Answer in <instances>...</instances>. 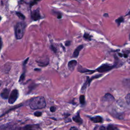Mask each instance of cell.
I'll return each mask as SVG.
<instances>
[{
	"label": "cell",
	"instance_id": "cell-1",
	"mask_svg": "<svg viewBox=\"0 0 130 130\" xmlns=\"http://www.w3.org/2000/svg\"><path fill=\"white\" fill-rule=\"evenodd\" d=\"M29 106L30 108L33 110L41 109L45 107L46 106V103L43 97L39 96L31 99Z\"/></svg>",
	"mask_w": 130,
	"mask_h": 130
},
{
	"label": "cell",
	"instance_id": "cell-2",
	"mask_svg": "<svg viewBox=\"0 0 130 130\" xmlns=\"http://www.w3.org/2000/svg\"><path fill=\"white\" fill-rule=\"evenodd\" d=\"M26 24L24 22H18L15 26V35L17 39H21L24 37Z\"/></svg>",
	"mask_w": 130,
	"mask_h": 130
},
{
	"label": "cell",
	"instance_id": "cell-3",
	"mask_svg": "<svg viewBox=\"0 0 130 130\" xmlns=\"http://www.w3.org/2000/svg\"><path fill=\"white\" fill-rule=\"evenodd\" d=\"M114 98L112 95L110 94H106L101 99V102L102 105L104 106H108L114 102Z\"/></svg>",
	"mask_w": 130,
	"mask_h": 130
},
{
	"label": "cell",
	"instance_id": "cell-4",
	"mask_svg": "<svg viewBox=\"0 0 130 130\" xmlns=\"http://www.w3.org/2000/svg\"><path fill=\"white\" fill-rule=\"evenodd\" d=\"M0 130H21L18 125L14 123H9L2 125Z\"/></svg>",
	"mask_w": 130,
	"mask_h": 130
},
{
	"label": "cell",
	"instance_id": "cell-5",
	"mask_svg": "<svg viewBox=\"0 0 130 130\" xmlns=\"http://www.w3.org/2000/svg\"><path fill=\"white\" fill-rule=\"evenodd\" d=\"M116 64L117 63H116L114 65H110L107 64H102L101 66H100L97 69V71L100 73H104L106 72H108L113 69V68H115L116 66Z\"/></svg>",
	"mask_w": 130,
	"mask_h": 130
},
{
	"label": "cell",
	"instance_id": "cell-6",
	"mask_svg": "<svg viewBox=\"0 0 130 130\" xmlns=\"http://www.w3.org/2000/svg\"><path fill=\"white\" fill-rule=\"evenodd\" d=\"M18 97V91L17 90H13L10 94V97L8 100V102L9 104H12L16 101Z\"/></svg>",
	"mask_w": 130,
	"mask_h": 130
},
{
	"label": "cell",
	"instance_id": "cell-7",
	"mask_svg": "<svg viewBox=\"0 0 130 130\" xmlns=\"http://www.w3.org/2000/svg\"><path fill=\"white\" fill-rule=\"evenodd\" d=\"M30 17H31L32 20L34 21H37L40 20L41 18V16L39 9H37L32 11L31 14H30Z\"/></svg>",
	"mask_w": 130,
	"mask_h": 130
},
{
	"label": "cell",
	"instance_id": "cell-8",
	"mask_svg": "<svg viewBox=\"0 0 130 130\" xmlns=\"http://www.w3.org/2000/svg\"><path fill=\"white\" fill-rule=\"evenodd\" d=\"M41 129L39 124L28 125L23 128V130H40Z\"/></svg>",
	"mask_w": 130,
	"mask_h": 130
},
{
	"label": "cell",
	"instance_id": "cell-9",
	"mask_svg": "<svg viewBox=\"0 0 130 130\" xmlns=\"http://www.w3.org/2000/svg\"><path fill=\"white\" fill-rule=\"evenodd\" d=\"M36 62L38 63V65L40 67H45L47 66L49 64L48 59H45L43 60H37Z\"/></svg>",
	"mask_w": 130,
	"mask_h": 130
},
{
	"label": "cell",
	"instance_id": "cell-10",
	"mask_svg": "<svg viewBox=\"0 0 130 130\" xmlns=\"http://www.w3.org/2000/svg\"><path fill=\"white\" fill-rule=\"evenodd\" d=\"M77 62L76 60H72L70 61L68 63V67L70 71H73L75 69V67H76V65H77Z\"/></svg>",
	"mask_w": 130,
	"mask_h": 130
},
{
	"label": "cell",
	"instance_id": "cell-11",
	"mask_svg": "<svg viewBox=\"0 0 130 130\" xmlns=\"http://www.w3.org/2000/svg\"><path fill=\"white\" fill-rule=\"evenodd\" d=\"M83 48V45H80L78 46L76 48L75 50L73 53V58H77V57H78L80 50H81Z\"/></svg>",
	"mask_w": 130,
	"mask_h": 130
},
{
	"label": "cell",
	"instance_id": "cell-12",
	"mask_svg": "<svg viewBox=\"0 0 130 130\" xmlns=\"http://www.w3.org/2000/svg\"><path fill=\"white\" fill-rule=\"evenodd\" d=\"M78 71L80 72V73H89V74H92L93 73L95 72V71L93 70H88L86 68H83L79 66L78 68Z\"/></svg>",
	"mask_w": 130,
	"mask_h": 130
},
{
	"label": "cell",
	"instance_id": "cell-13",
	"mask_svg": "<svg viewBox=\"0 0 130 130\" xmlns=\"http://www.w3.org/2000/svg\"><path fill=\"white\" fill-rule=\"evenodd\" d=\"M9 95V90L7 89H5L4 90H3L2 93H1V96L4 99H7L8 98Z\"/></svg>",
	"mask_w": 130,
	"mask_h": 130
},
{
	"label": "cell",
	"instance_id": "cell-14",
	"mask_svg": "<svg viewBox=\"0 0 130 130\" xmlns=\"http://www.w3.org/2000/svg\"><path fill=\"white\" fill-rule=\"evenodd\" d=\"M91 121H92L94 123H100L103 121V118L100 116H96L90 118Z\"/></svg>",
	"mask_w": 130,
	"mask_h": 130
},
{
	"label": "cell",
	"instance_id": "cell-15",
	"mask_svg": "<svg viewBox=\"0 0 130 130\" xmlns=\"http://www.w3.org/2000/svg\"><path fill=\"white\" fill-rule=\"evenodd\" d=\"M73 120L75 122L77 123H79L80 124H81L83 123L82 120L81 118L79 115V112H78L77 114H76L75 116L73 117Z\"/></svg>",
	"mask_w": 130,
	"mask_h": 130
},
{
	"label": "cell",
	"instance_id": "cell-16",
	"mask_svg": "<svg viewBox=\"0 0 130 130\" xmlns=\"http://www.w3.org/2000/svg\"><path fill=\"white\" fill-rule=\"evenodd\" d=\"M86 78H87V79L86 80L85 82V84H84L83 85L82 87V89H81V90L82 92H83V91L86 90V87H87V86L88 85L89 86V80L90 79V77H88V76H87V77H86Z\"/></svg>",
	"mask_w": 130,
	"mask_h": 130
},
{
	"label": "cell",
	"instance_id": "cell-17",
	"mask_svg": "<svg viewBox=\"0 0 130 130\" xmlns=\"http://www.w3.org/2000/svg\"><path fill=\"white\" fill-rule=\"evenodd\" d=\"M107 130H120L119 129L117 128L116 126L112 125H110L108 126Z\"/></svg>",
	"mask_w": 130,
	"mask_h": 130
},
{
	"label": "cell",
	"instance_id": "cell-18",
	"mask_svg": "<svg viewBox=\"0 0 130 130\" xmlns=\"http://www.w3.org/2000/svg\"><path fill=\"white\" fill-rule=\"evenodd\" d=\"M79 100H80V104L82 105H84L85 104V97L84 95H81L79 97Z\"/></svg>",
	"mask_w": 130,
	"mask_h": 130
},
{
	"label": "cell",
	"instance_id": "cell-19",
	"mask_svg": "<svg viewBox=\"0 0 130 130\" xmlns=\"http://www.w3.org/2000/svg\"><path fill=\"white\" fill-rule=\"evenodd\" d=\"M124 21V17H122V16H121V17H120L118 18V19H117V20H116L115 22L117 23V25H120V24H121V23L123 22Z\"/></svg>",
	"mask_w": 130,
	"mask_h": 130
},
{
	"label": "cell",
	"instance_id": "cell-20",
	"mask_svg": "<svg viewBox=\"0 0 130 130\" xmlns=\"http://www.w3.org/2000/svg\"><path fill=\"white\" fill-rule=\"evenodd\" d=\"M16 14L19 18H20V19H21V20H25V17L22 13H20V12H17L16 13Z\"/></svg>",
	"mask_w": 130,
	"mask_h": 130
},
{
	"label": "cell",
	"instance_id": "cell-21",
	"mask_svg": "<svg viewBox=\"0 0 130 130\" xmlns=\"http://www.w3.org/2000/svg\"><path fill=\"white\" fill-rule=\"evenodd\" d=\"M83 37L85 39L88 40H91V36L90 35V34H87V33H85L83 35Z\"/></svg>",
	"mask_w": 130,
	"mask_h": 130
},
{
	"label": "cell",
	"instance_id": "cell-22",
	"mask_svg": "<svg viewBox=\"0 0 130 130\" xmlns=\"http://www.w3.org/2000/svg\"><path fill=\"white\" fill-rule=\"evenodd\" d=\"M40 1H41V0H33V1L32 2H30V7H32L33 6L37 4V3H38V2Z\"/></svg>",
	"mask_w": 130,
	"mask_h": 130
},
{
	"label": "cell",
	"instance_id": "cell-23",
	"mask_svg": "<svg viewBox=\"0 0 130 130\" xmlns=\"http://www.w3.org/2000/svg\"><path fill=\"white\" fill-rule=\"evenodd\" d=\"M125 99H126V102H127V104L130 106V93L128 94L127 96L125 97Z\"/></svg>",
	"mask_w": 130,
	"mask_h": 130
},
{
	"label": "cell",
	"instance_id": "cell-24",
	"mask_svg": "<svg viewBox=\"0 0 130 130\" xmlns=\"http://www.w3.org/2000/svg\"><path fill=\"white\" fill-rule=\"evenodd\" d=\"M50 49H51V50L52 51L54 52L55 53H56L57 52V49L53 45H51L50 46Z\"/></svg>",
	"mask_w": 130,
	"mask_h": 130
},
{
	"label": "cell",
	"instance_id": "cell-25",
	"mask_svg": "<svg viewBox=\"0 0 130 130\" xmlns=\"http://www.w3.org/2000/svg\"><path fill=\"white\" fill-rule=\"evenodd\" d=\"M42 115V112L39 111H36L34 113V115L37 116V117H40Z\"/></svg>",
	"mask_w": 130,
	"mask_h": 130
},
{
	"label": "cell",
	"instance_id": "cell-26",
	"mask_svg": "<svg viewBox=\"0 0 130 130\" xmlns=\"http://www.w3.org/2000/svg\"><path fill=\"white\" fill-rule=\"evenodd\" d=\"M50 110L51 112H54L56 111V108L54 106H51L50 107Z\"/></svg>",
	"mask_w": 130,
	"mask_h": 130
},
{
	"label": "cell",
	"instance_id": "cell-27",
	"mask_svg": "<svg viewBox=\"0 0 130 130\" xmlns=\"http://www.w3.org/2000/svg\"><path fill=\"white\" fill-rule=\"evenodd\" d=\"M62 17V14L60 12L57 13V18H58V19H61Z\"/></svg>",
	"mask_w": 130,
	"mask_h": 130
},
{
	"label": "cell",
	"instance_id": "cell-28",
	"mask_svg": "<svg viewBox=\"0 0 130 130\" xmlns=\"http://www.w3.org/2000/svg\"><path fill=\"white\" fill-rule=\"evenodd\" d=\"M71 43V42L70 41H67L66 42H65V45H66V46H69L70 45Z\"/></svg>",
	"mask_w": 130,
	"mask_h": 130
},
{
	"label": "cell",
	"instance_id": "cell-29",
	"mask_svg": "<svg viewBox=\"0 0 130 130\" xmlns=\"http://www.w3.org/2000/svg\"><path fill=\"white\" fill-rule=\"evenodd\" d=\"M2 44H3V42H2V40L1 38L0 37V50H1L2 49Z\"/></svg>",
	"mask_w": 130,
	"mask_h": 130
},
{
	"label": "cell",
	"instance_id": "cell-30",
	"mask_svg": "<svg viewBox=\"0 0 130 130\" xmlns=\"http://www.w3.org/2000/svg\"><path fill=\"white\" fill-rule=\"evenodd\" d=\"M70 130H78V129L75 127H72L71 128Z\"/></svg>",
	"mask_w": 130,
	"mask_h": 130
},
{
	"label": "cell",
	"instance_id": "cell-31",
	"mask_svg": "<svg viewBox=\"0 0 130 130\" xmlns=\"http://www.w3.org/2000/svg\"><path fill=\"white\" fill-rule=\"evenodd\" d=\"M99 130H106V128L104 127V126H102V127H101L100 129H99Z\"/></svg>",
	"mask_w": 130,
	"mask_h": 130
},
{
	"label": "cell",
	"instance_id": "cell-32",
	"mask_svg": "<svg viewBox=\"0 0 130 130\" xmlns=\"http://www.w3.org/2000/svg\"><path fill=\"white\" fill-rule=\"evenodd\" d=\"M123 56H124V58H127V57H128V55H127V54H124V55H123Z\"/></svg>",
	"mask_w": 130,
	"mask_h": 130
},
{
	"label": "cell",
	"instance_id": "cell-33",
	"mask_svg": "<svg viewBox=\"0 0 130 130\" xmlns=\"http://www.w3.org/2000/svg\"><path fill=\"white\" fill-rule=\"evenodd\" d=\"M104 17H108V14H104Z\"/></svg>",
	"mask_w": 130,
	"mask_h": 130
},
{
	"label": "cell",
	"instance_id": "cell-34",
	"mask_svg": "<svg viewBox=\"0 0 130 130\" xmlns=\"http://www.w3.org/2000/svg\"><path fill=\"white\" fill-rule=\"evenodd\" d=\"M118 55H119L120 57H123V55L121 54V53H118Z\"/></svg>",
	"mask_w": 130,
	"mask_h": 130
},
{
	"label": "cell",
	"instance_id": "cell-35",
	"mask_svg": "<svg viewBox=\"0 0 130 130\" xmlns=\"http://www.w3.org/2000/svg\"><path fill=\"white\" fill-rule=\"evenodd\" d=\"M126 15H127V16H128V15H129V16H130V11H129V12L126 14Z\"/></svg>",
	"mask_w": 130,
	"mask_h": 130
},
{
	"label": "cell",
	"instance_id": "cell-36",
	"mask_svg": "<svg viewBox=\"0 0 130 130\" xmlns=\"http://www.w3.org/2000/svg\"><path fill=\"white\" fill-rule=\"evenodd\" d=\"M35 71H40L41 69H35Z\"/></svg>",
	"mask_w": 130,
	"mask_h": 130
},
{
	"label": "cell",
	"instance_id": "cell-37",
	"mask_svg": "<svg viewBox=\"0 0 130 130\" xmlns=\"http://www.w3.org/2000/svg\"><path fill=\"white\" fill-rule=\"evenodd\" d=\"M1 19H2V17H1V16H0V21H1Z\"/></svg>",
	"mask_w": 130,
	"mask_h": 130
},
{
	"label": "cell",
	"instance_id": "cell-38",
	"mask_svg": "<svg viewBox=\"0 0 130 130\" xmlns=\"http://www.w3.org/2000/svg\"><path fill=\"white\" fill-rule=\"evenodd\" d=\"M105 1V0H103V1Z\"/></svg>",
	"mask_w": 130,
	"mask_h": 130
},
{
	"label": "cell",
	"instance_id": "cell-39",
	"mask_svg": "<svg viewBox=\"0 0 130 130\" xmlns=\"http://www.w3.org/2000/svg\"></svg>",
	"mask_w": 130,
	"mask_h": 130
}]
</instances>
